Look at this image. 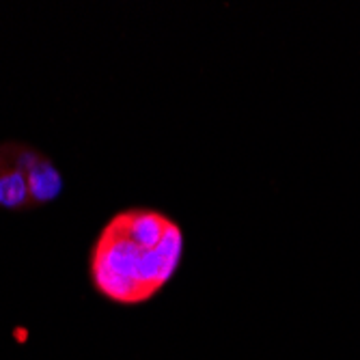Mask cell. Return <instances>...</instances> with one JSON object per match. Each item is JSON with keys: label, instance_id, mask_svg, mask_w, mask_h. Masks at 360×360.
<instances>
[{"label": "cell", "instance_id": "cell-1", "mask_svg": "<svg viewBox=\"0 0 360 360\" xmlns=\"http://www.w3.org/2000/svg\"><path fill=\"white\" fill-rule=\"evenodd\" d=\"M184 255L181 226L153 207L112 214L89 250V278L108 302L134 307L151 300L177 272Z\"/></svg>", "mask_w": 360, "mask_h": 360}, {"label": "cell", "instance_id": "cell-2", "mask_svg": "<svg viewBox=\"0 0 360 360\" xmlns=\"http://www.w3.org/2000/svg\"><path fill=\"white\" fill-rule=\"evenodd\" d=\"M9 147L26 175L32 207L37 210L54 203L65 190L63 173L54 165V160L46 155L41 149H37L35 145L24 141H9Z\"/></svg>", "mask_w": 360, "mask_h": 360}, {"label": "cell", "instance_id": "cell-3", "mask_svg": "<svg viewBox=\"0 0 360 360\" xmlns=\"http://www.w3.org/2000/svg\"><path fill=\"white\" fill-rule=\"evenodd\" d=\"M0 210L22 214L32 207L26 175L9 147V141L0 143Z\"/></svg>", "mask_w": 360, "mask_h": 360}]
</instances>
